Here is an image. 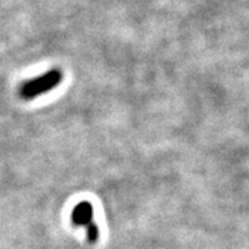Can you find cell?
I'll return each instance as SVG.
<instances>
[{
  "mask_svg": "<svg viewBox=\"0 0 249 249\" xmlns=\"http://www.w3.org/2000/svg\"><path fill=\"white\" fill-rule=\"evenodd\" d=\"M62 80V72L60 70H50L43 75L24 82L19 86V97L24 100H34L50 90L55 89Z\"/></svg>",
  "mask_w": 249,
  "mask_h": 249,
  "instance_id": "obj_1",
  "label": "cell"
},
{
  "mask_svg": "<svg viewBox=\"0 0 249 249\" xmlns=\"http://www.w3.org/2000/svg\"><path fill=\"white\" fill-rule=\"evenodd\" d=\"M71 219L73 224L76 226H88L89 223L93 222V206L88 201L79 202L73 208L71 214Z\"/></svg>",
  "mask_w": 249,
  "mask_h": 249,
  "instance_id": "obj_2",
  "label": "cell"
},
{
  "mask_svg": "<svg viewBox=\"0 0 249 249\" xmlns=\"http://www.w3.org/2000/svg\"><path fill=\"white\" fill-rule=\"evenodd\" d=\"M86 235H88V240L91 244H94L98 240V235H100V230H98V226L94 222L89 223L86 226Z\"/></svg>",
  "mask_w": 249,
  "mask_h": 249,
  "instance_id": "obj_3",
  "label": "cell"
}]
</instances>
